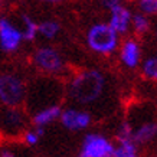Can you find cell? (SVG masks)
<instances>
[{
	"mask_svg": "<svg viewBox=\"0 0 157 157\" xmlns=\"http://www.w3.org/2000/svg\"><path fill=\"white\" fill-rule=\"evenodd\" d=\"M137 7L147 16H157V0H137Z\"/></svg>",
	"mask_w": 157,
	"mask_h": 157,
	"instance_id": "obj_20",
	"label": "cell"
},
{
	"mask_svg": "<svg viewBox=\"0 0 157 157\" xmlns=\"http://www.w3.org/2000/svg\"><path fill=\"white\" fill-rule=\"evenodd\" d=\"M108 12V25L120 36H125L128 32H131V17H133L131 9H128L124 5H118Z\"/></svg>",
	"mask_w": 157,
	"mask_h": 157,
	"instance_id": "obj_10",
	"label": "cell"
},
{
	"mask_svg": "<svg viewBox=\"0 0 157 157\" xmlns=\"http://www.w3.org/2000/svg\"><path fill=\"white\" fill-rule=\"evenodd\" d=\"M86 46L97 55L109 56L118 51L120 35L108 25V22H97L91 25L85 35Z\"/></svg>",
	"mask_w": 157,
	"mask_h": 157,
	"instance_id": "obj_2",
	"label": "cell"
},
{
	"mask_svg": "<svg viewBox=\"0 0 157 157\" xmlns=\"http://www.w3.org/2000/svg\"><path fill=\"white\" fill-rule=\"evenodd\" d=\"M138 68L146 79L157 82V55H148V56L143 58Z\"/></svg>",
	"mask_w": 157,
	"mask_h": 157,
	"instance_id": "obj_15",
	"label": "cell"
},
{
	"mask_svg": "<svg viewBox=\"0 0 157 157\" xmlns=\"http://www.w3.org/2000/svg\"><path fill=\"white\" fill-rule=\"evenodd\" d=\"M45 137V127H39V125H32L30 128L25 130L22 134V140L25 144H28L30 147L38 146L42 138Z\"/></svg>",
	"mask_w": 157,
	"mask_h": 157,
	"instance_id": "obj_17",
	"label": "cell"
},
{
	"mask_svg": "<svg viewBox=\"0 0 157 157\" xmlns=\"http://www.w3.org/2000/svg\"><path fill=\"white\" fill-rule=\"evenodd\" d=\"M115 143L102 133H88L84 136L76 157H108Z\"/></svg>",
	"mask_w": 157,
	"mask_h": 157,
	"instance_id": "obj_5",
	"label": "cell"
},
{
	"mask_svg": "<svg viewBox=\"0 0 157 157\" xmlns=\"http://www.w3.org/2000/svg\"><path fill=\"white\" fill-rule=\"evenodd\" d=\"M20 29H22L23 40L26 42H33L39 36V23H36V20H33L28 14L22 16V28Z\"/></svg>",
	"mask_w": 157,
	"mask_h": 157,
	"instance_id": "obj_16",
	"label": "cell"
},
{
	"mask_svg": "<svg viewBox=\"0 0 157 157\" xmlns=\"http://www.w3.org/2000/svg\"><path fill=\"white\" fill-rule=\"evenodd\" d=\"M108 157H140L138 146L133 140H123L117 141L113 151Z\"/></svg>",
	"mask_w": 157,
	"mask_h": 157,
	"instance_id": "obj_14",
	"label": "cell"
},
{
	"mask_svg": "<svg viewBox=\"0 0 157 157\" xmlns=\"http://www.w3.org/2000/svg\"><path fill=\"white\" fill-rule=\"evenodd\" d=\"M153 30H154V36H156V40H157V19L154 22V26H153Z\"/></svg>",
	"mask_w": 157,
	"mask_h": 157,
	"instance_id": "obj_23",
	"label": "cell"
},
{
	"mask_svg": "<svg viewBox=\"0 0 157 157\" xmlns=\"http://www.w3.org/2000/svg\"><path fill=\"white\" fill-rule=\"evenodd\" d=\"M0 157H16V153L12 151L10 148H2L0 150Z\"/></svg>",
	"mask_w": 157,
	"mask_h": 157,
	"instance_id": "obj_22",
	"label": "cell"
},
{
	"mask_svg": "<svg viewBox=\"0 0 157 157\" xmlns=\"http://www.w3.org/2000/svg\"><path fill=\"white\" fill-rule=\"evenodd\" d=\"M120 62L125 69H137L143 61V48L141 43L136 38H127L120 42L118 46Z\"/></svg>",
	"mask_w": 157,
	"mask_h": 157,
	"instance_id": "obj_9",
	"label": "cell"
},
{
	"mask_svg": "<svg viewBox=\"0 0 157 157\" xmlns=\"http://www.w3.org/2000/svg\"><path fill=\"white\" fill-rule=\"evenodd\" d=\"M61 32V25L56 20H43L39 23V36L46 40H52Z\"/></svg>",
	"mask_w": 157,
	"mask_h": 157,
	"instance_id": "obj_18",
	"label": "cell"
},
{
	"mask_svg": "<svg viewBox=\"0 0 157 157\" xmlns=\"http://www.w3.org/2000/svg\"><path fill=\"white\" fill-rule=\"evenodd\" d=\"M62 113V107L59 104H52L48 105V107H43V108H39L36 111L32 113V125H39V127H46V125H51L55 121L59 120Z\"/></svg>",
	"mask_w": 157,
	"mask_h": 157,
	"instance_id": "obj_12",
	"label": "cell"
},
{
	"mask_svg": "<svg viewBox=\"0 0 157 157\" xmlns=\"http://www.w3.org/2000/svg\"><path fill=\"white\" fill-rule=\"evenodd\" d=\"M133 127V141L138 147L148 146L157 140V118L154 115H148L147 118H127Z\"/></svg>",
	"mask_w": 157,
	"mask_h": 157,
	"instance_id": "obj_7",
	"label": "cell"
},
{
	"mask_svg": "<svg viewBox=\"0 0 157 157\" xmlns=\"http://www.w3.org/2000/svg\"><path fill=\"white\" fill-rule=\"evenodd\" d=\"M115 140L123 141V140H133V127L128 120H123L117 127L115 131Z\"/></svg>",
	"mask_w": 157,
	"mask_h": 157,
	"instance_id": "obj_19",
	"label": "cell"
},
{
	"mask_svg": "<svg viewBox=\"0 0 157 157\" xmlns=\"http://www.w3.org/2000/svg\"><path fill=\"white\" fill-rule=\"evenodd\" d=\"M0 114V128L17 134L25 128V115L20 107H6Z\"/></svg>",
	"mask_w": 157,
	"mask_h": 157,
	"instance_id": "obj_11",
	"label": "cell"
},
{
	"mask_svg": "<svg viewBox=\"0 0 157 157\" xmlns=\"http://www.w3.org/2000/svg\"><path fill=\"white\" fill-rule=\"evenodd\" d=\"M23 42L22 29L6 17H0V49L6 53H13Z\"/></svg>",
	"mask_w": 157,
	"mask_h": 157,
	"instance_id": "obj_8",
	"label": "cell"
},
{
	"mask_svg": "<svg viewBox=\"0 0 157 157\" xmlns=\"http://www.w3.org/2000/svg\"><path fill=\"white\" fill-rule=\"evenodd\" d=\"M98 2L105 10H111L115 6L121 5V0H98Z\"/></svg>",
	"mask_w": 157,
	"mask_h": 157,
	"instance_id": "obj_21",
	"label": "cell"
},
{
	"mask_svg": "<svg viewBox=\"0 0 157 157\" xmlns=\"http://www.w3.org/2000/svg\"><path fill=\"white\" fill-rule=\"evenodd\" d=\"M151 28L153 23L150 16L141 13V12L133 13V17H131V32L133 33H136L137 36H144L151 30Z\"/></svg>",
	"mask_w": 157,
	"mask_h": 157,
	"instance_id": "obj_13",
	"label": "cell"
},
{
	"mask_svg": "<svg viewBox=\"0 0 157 157\" xmlns=\"http://www.w3.org/2000/svg\"><path fill=\"white\" fill-rule=\"evenodd\" d=\"M28 84L13 72L0 74V104L6 107H22L26 101Z\"/></svg>",
	"mask_w": 157,
	"mask_h": 157,
	"instance_id": "obj_3",
	"label": "cell"
},
{
	"mask_svg": "<svg viewBox=\"0 0 157 157\" xmlns=\"http://www.w3.org/2000/svg\"><path fill=\"white\" fill-rule=\"evenodd\" d=\"M0 3H2V0H0Z\"/></svg>",
	"mask_w": 157,
	"mask_h": 157,
	"instance_id": "obj_25",
	"label": "cell"
},
{
	"mask_svg": "<svg viewBox=\"0 0 157 157\" xmlns=\"http://www.w3.org/2000/svg\"><path fill=\"white\" fill-rule=\"evenodd\" d=\"M108 81L107 76L97 68L82 69L69 78L67 84V95L74 104L90 107L105 95Z\"/></svg>",
	"mask_w": 157,
	"mask_h": 157,
	"instance_id": "obj_1",
	"label": "cell"
},
{
	"mask_svg": "<svg viewBox=\"0 0 157 157\" xmlns=\"http://www.w3.org/2000/svg\"><path fill=\"white\" fill-rule=\"evenodd\" d=\"M32 63L39 72L45 75L56 76L65 71L67 63L62 53L53 46H39L32 55Z\"/></svg>",
	"mask_w": 157,
	"mask_h": 157,
	"instance_id": "obj_4",
	"label": "cell"
},
{
	"mask_svg": "<svg viewBox=\"0 0 157 157\" xmlns=\"http://www.w3.org/2000/svg\"><path fill=\"white\" fill-rule=\"evenodd\" d=\"M92 114L84 107H68V108H62L61 117V125L68 131L72 133H79L84 130L90 128L92 124Z\"/></svg>",
	"mask_w": 157,
	"mask_h": 157,
	"instance_id": "obj_6",
	"label": "cell"
},
{
	"mask_svg": "<svg viewBox=\"0 0 157 157\" xmlns=\"http://www.w3.org/2000/svg\"><path fill=\"white\" fill-rule=\"evenodd\" d=\"M43 2H52V3H55V2H61V0H43Z\"/></svg>",
	"mask_w": 157,
	"mask_h": 157,
	"instance_id": "obj_24",
	"label": "cell"
}]
</instances>
